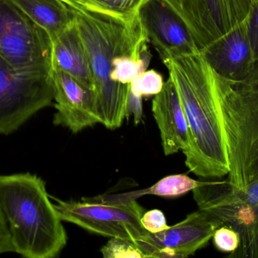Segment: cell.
Wrapping results in <instances>:
<instances>
[{
  "label": "cell",
  "instance_id": "cell-13",
  "mask_svg": "<svg viewBox=\"0 0 258 258\" xmlns=\"http://www.w3.org/2000/svg\"><path fill=\"white\" fill-rule=\"evenodd\" d=\"M201 53L223 78L236 84L243 83L257 65L248 36V16Z\"/></svg>",
  "mask_w": 258,
  "mask_h": 258
},
{
  "label": "cell",
  "instance_id": "cell-25",
  "mask_svg": "<svg viewBox=\"0 0 258 258\" xmlns=\"http://www.w3.org/2000/svg\"><path fill=\"white\" fill-rule=\"evenodd\" d=\"M10 252H14V248L7 224L0 210V255Z\"/></svg>",
  "mask_w": 258,
  "mask_h": 258
},
{
  "label": "cell",
  "instance_id": "cell-5",
  "mask_svg": "<svg viewBox=\"0 0 258 258\" xmlns=\"http://www.w3.org/2000/svg\"><path fill=\"white\" fill-rule=\"evenodd\" d=\"M55 200L54 208L62 221L105 237L130 241L142 249L150 233L143 227L144 209L136 199L104 201L92 198L83 201Z\"/></svg>",
  "mask_w": 258,
  "mask_h": 258
},
{
  "label": "cell",
  "instance_id": "cell-2",
  "mask_svg": "<svg viewBox=\"0 0 258 258\" xmlns=\"http://www.w3.org/2000/svg\"><path fill=\"white\" fill-rule=\"evenodd\" d=\"M174 82L189 127L186 167L203 178L230 171L221 118L218 78L201 51L162 60Z\"/></svg>",
  "mask_w": 258,
  "mask_h": 258
},
{
  "label": "cell",
  "instance_id": "cell-26",
  "mask_svg": "<svg viewBox=\"0 0 258 258\" xmlns=\"http://www.w3.org/2000/svg\"><path fill=\"white\" fill-rule=\"evenodd\" d=\"M237 189L242 199L252 205L258 207V180L248 185L242 190Z\"/></svg>",
  "mask_w": 258,
  "mask_h": 258
},
{
  "label": "cell",
  "instance_id": "cell-4",
  "mask_svg": "<svg viewBox=\"0 0 258 258\" xmlns=\"http://www.w3.org/2000/svg\"><path fill=\"white\" fill-rule=\"evenodd\" d=\"M218 89L228 180L242 190L258 180V89L236 84L220 75Z\"/></svg>",
  "mask_w": 258,
  "mask_h": 258
},
{
  "label": "cell",
  "instance_id": "cell-6",
  "mask_svg": "<svg viewBox=\"0 0 258 258\" xmlns=\"http://www.w3.org/2000/svg\"><path fill=\"white\" fill-rule=\"evenodd\" d=\"M49 34L9 0H0V57L17 71L51 74Z\"/></svg>",
  "mask_w": 258,
  "mask_h": 258
},
{
  "label": "cell",
  "instance_id": "cell-28",
  "mask_svg": "<svg viewBox=\"0 0 258 258\" xmlns=\"http://www.w3.org/2000/svg\"><path fill=\"white\" fill-rule=\"evenodd\" d=\"M256 66H258V59H257V65H256Z\"/></svg>",
  "mask_w": 258,
  "mask_h": 258
},
{
  "label": "cell",
  "instance_id": "cell-3",
  "mask_svg": "<svg viewBox=\"0 0 258 258\" xmlns=\"http://www.w3.org/2000/svg\"><path fill=\"white\" fill-rule=\"evenodd\" d=\"M0 210L14 252L22 257H54L67 245L62 220L36 174L0 175Z\"/></svg>",
  "mask_w": 258,
  "mask_h": 258
},
{
  "label": "cell",
  "instance_id": "cell-8",
  "mask_svg": "<svg viewBox=\"0 0 258 258\" xmlns=\"http://www.w3.org/2000/svg\"><path fill=\"white\" fill-rule=\"evenodd\" d=\"M202 212L237 232L239 248L230 257H258V207L242 199L229 180L207 181L192 190Z\"/></svg>",
  "mask_w": 258,
  "mask_h": 258
},
{
  "label": "cell",
  "instance_id": "cell-19",
  "mask_svg": "<svg viewBox=\"0 0 258 258\" xmlns=\"http://www.w3.org/2000/svg\"><path fill=\"white\" fill-rule=\"evenodd\" d=\"M91 6L111 12L122 18L138 17L140 8L145 0H80Z\"/></svg>",
  "mask_w": 258,
  "mask_h": 258
},
{
  "label": "cell",
  "instance_id": "cell-10",
  "mask_svg": "<svg viewBox=\"0 0 258 258\" xmlns=\"http://www.w3.org/2000/svg\"><path fill=\"white\" fill-rule=\"evenodd\" d=\"M222 224L199 210L181 222L158 233H150L141 251L146 257H186L204 248Z\"/></svg>",
  "mask_w": 258,
  "mask_h": 258
},
{
  "label": "cell",
  "instance_id": "cell-18",
  "mask_svg": "<svg viewBox=\"0 0 258 258\" xmlns=\"http://www.w3.org/2000/svg\"><path fill=\"white\" fill-rule=\"evenodd\" d=\"M163 77L155 70H147L137 75L130 83V90L137 96L156 95L163 88Z\"/></svg>",
  "mask_w": 258,
  "mask_h": 258
},
{
  "label": "cell",
  "instance_id": "cell-21",
  "mask_svg": "<svg viewBox=\"0 0 258 258\" xmlns=\"http://www.w3.org/2000/svg\"><path fill=\"white\" fill-rule=\"evenodd\" d=\"M213 242L218 251L224 253L234 254L239 247L240 237L236 230L227 225L217 229L214 233Z\"/></svg>",
  "mask_w": 258,
  "mask_h": 258
},
{
  "label": "cell",
  "instance_id": "cell-22",
  "mask_svg": "<svg viewBox=\"0 0 258 258\" xmlns=\"http://www.w3.org/2000/svg\"><path fill=\"white\" fill-rule=\"evenodd\" d=\"M141 223L147 232L153 234L168 228L165 215L158 209H153L144 213L141 218Z\"/></svg>",
  "mask_w": 258,
  "mask_h": 258
},
{
  "label": "cell",
  "instance_id": "cell-1",
  "mask_svg": "<svg viewBox=\"0 0 258 258\" xmlns=\"http://www.w3.org/2000/svg\"><path fill=\"white\" fill-rule=\"evenodd\" d=\"M64 1V0H63ZM89 57L100 124L115 130L126 118L130 84L113 81L114 62L122 56H141L148 42L138 17L122 18L80 0L65 1Z\"/></svg>",
  "mask_w": 258,
  "mask_h": 258
},
{
  "label": "cell",
  "instance_id": "cell-7",
  "mask_svg": "<svg viewBox=\"0 0 258 258\" xmlns=\"http://www.w3.org/2000/svg\"><path fill=\"white\" fill-rule=\"evenodd\" d=\"M53 100L51 74L17 71L0 57V134L13 133Z\"/></svg>",
  "mask_w": 258,
  "mask_h": 258
},
{
  "label": "cell",
  "instance_id": "cell-20",
  "mask_svg": "<svg viewBox=\"0 0 258 258\" xmlns=\"http://www.w3.org/2000/svg\"><path fill=\"white\" fill-rule=\"evenodd\" d=\"M105 258H145V254L133 242L125 239L111 238L101 248Z\"/></svg>",
  "mask_w": 258,
  "mask_h": 258
},
{
  "label": "cell",
  "instance_id": "cell-11",
  "mask_svg": "<svg viewBox=\"0 0 258 258\" xmlns=\"http://www.w3.org/2000/svg\"><path fill=\"white\" fill-rule=\"evenodd\" d=\"M138 18L162 60L200 53L185 23L162 0H145Z\"/></svg>",
  "mask_w": 258,
  "mask_h": 258
},
{
  "label": "cell",
  "instance_id": "cell-29",
  "mask_svg": "<svg viewBox=\"0 0 258 258\" xmlns=\"http://www.w3.org/2000/svg\"><path fill=\"white\" fill-rule=\"evenodd\" d=\"M64 1H71V0H64Z\"/></svg>",
  "mask_w": 258,
  "mask_h": 258
},
{
  "label": "cell",
  "instance_id": "cell-15",
  "mask_svg": "<svg viewBox=\"0 0 258 258\" xmlns=\"http://www.w3.org/2000/svg\"><path fill=\"white\" fill-rule=\"evenodd\" d=\"M51 65L52 68L68 73L83 86L93 90V77L89 57L75 21L69 28L52 39Z\"/></svg>",
  "mask_w": 258,
  "mask_h": 258
},
{
  "label": "cell",
  "instance_id": "cell-23",
  "mask_svg": "<svg viewBox=\"0 0 258 258\" xmlns=\"http://www.w3.org/2000/svg\"><path fill=\"white\" fill-rule=\"evenodd\" d=\"M248 36L251 47L258 59V0H252L248 15Z\"/></svg>",
  "mask_w": 258,
  "mask_h": 258
},
{
  "label": "cell",
  "instance_id": "cell-9",
  "mask_svg": "<svg viewBox=\"0 0 258 258\" xmlns=\"http://www.w3.org/2000/svg\"><path fill=\"white\" fill-rule=\"evenodd\" d=\"M185 23L200 51L247 18L252 0H162Z\"/></svg>",
  "mask_w": 258,
  "mask_h": 258
},
{
  "label": "cell",
  "instance_id": "cell-14",
  "mask_svg": "<svg viewBox=\"0 0 258 258\" xmlns=\"http://www.w3.org/2000/svg\"><path fill=\"white\" fill-rule=\"evenodd\" d=\"M152 112L160 131L165 156L187 149L189 127L177 89L171 77L164 83L162 91L155 95Z\"/></svg>",
  "mask_w": 258,
  "mask_h": 258
},
{
  "label": "cell",
  "instance_id": "cell-27",
  "mask_svg": "<svg viewBox=\"0 0 258 258\" xmlns=\"http://www.w3.org/2000/svg\"><path fill=\"white\" fill-rule=\"evenodd\" d=\"M241 84L248 86V87L257 88L258 89V66H256L252 74L243 83H241Z\"/></svg>",
  "mask_w": 258,
  "mask_h": 258
},
{
  "label": "cell",
  "instance_id": "cell-16",
  "mask_svg": "<svg viewBox=\"0 0 258 258\" xmlns=\"http://www.w3.org/2000/svg\"><path fill=\"white\" fill-rule=\"evenodd\" d=\"M49 34L51 40L74 24V12L63 0H9Z\"/></svg>",
  "mask_w": 258,
  "mask_h": 258
},
{
  "label": "cell",
  "instance_id": "cell-17",
  "mask_svg": "<svg viewBox=\"0 0 258 258\" xmlns=\"http://www.w3.org/2000/svg\"><path fill=\"white\" fill-rule=\"evenodd\" d=\"M207 181H200L190 178L183 174L168 176L155 183L147 189L137 192L116 195V196L104 197V201H125V200L136 199L138 197L144 195H154L163 197H177L192 191L198 186L206 184Z\"/></svg>",
  "mask_w": 258,
  "mask_h": 258
},
{
  "label": "cell",
  "instance_id": "cell-12",
  "mask_svg": "<svg viewBox=\"0 0 258 258\" xmlns=\"http://www.w3.org/2000/svg\"><path fill=\"white\" fill-rule=\"evenodd\" d=\"M54 107L53 123L77 133L100 124L94 91L58 68L51 71Z\"/></svg>",
  "mask_w": 258,
  "mask_h": 258
},
{
  "label": "cell",
  "instance_id": "cell-24",
  "mask_svg": "<svg viewBox=\"0 0 258 258\" xmlns=\"http://www.w3.org/2000/svg\"><path fill=\"white\" fill-rule=\"evenodd\" d=\"M133 115L135 124L138 125L142 120V97L137 96L129 92L126 106V117Z\"/></svg>",
  "mask_w": 258,
  "mask_h": 258
}]
</instances>
